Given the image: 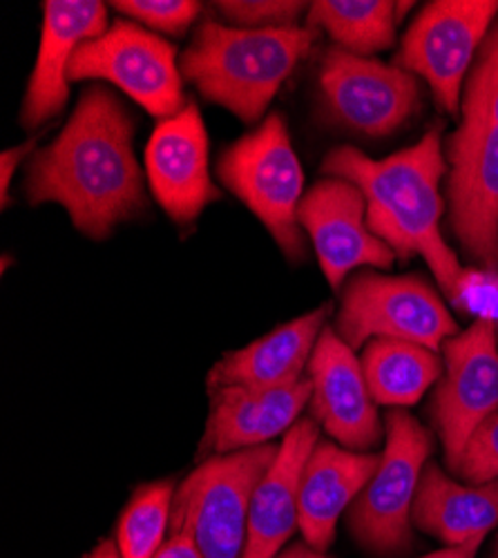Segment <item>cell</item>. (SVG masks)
Wrapping results in <instances>:
<instances>
[{
    "mask_svg": "<svg viewBox=\"0 0 498 558\" xmlns=\"http://www.w3.org/2000/svg\"><path fill=\"white\" fill-rule=\"evenodd\" d=\"M134 123L110 89L83 92L57 142L27 170L29 204H61L85 235L104 240L146 204L144 174L132 153Z\"/></svg>",
    "mask_w": 498,
    "mask_h": 558,
    "instance_id": "1",
    "label": "cell"
},
{
    "mask_svg": "<svg viewBox=\"0 0 498 558\" xmlns=\"http://www.w3.org/2000/svg\"><path fill=\"white\" fill-rule=\"evenodd\" d=\"M329 177L355 183L367 199V223L400 259L421 255L436 275L445 298L457 304L463 266L440 232V179L445 159L438 132L425 134L412 148L387 159H369L351 146L329 153L323 163Z\"/></svg>",
    "mask_w": 498,
    "mask_h": 558,
    "instance_id": "2",
    "label": "cell"
},
{
    "mask_svg": "<svg viewBox=\"0 0 498 558\" xmlns=\"http://www.w3.org/2000/svg\"><path fill=\"white\" fill-rule=\"evenodd\" d=\"M313 40L311 27L240 29L206 21L181 57V74L208 101L253 123L308 54Z\"/></svg>",
    "mask_w": 498,
    "mask_h": 558,
    "instance_id": "3",
    "label": "cell"
},
{
    "mask_svg": "<svg viewBox=\"0 0 498 558\" xmlns=\"http://www.w3.org/2000/svg\"><path fill=\"white\" fill-rule=\"evenodd\" d=\"M378 470L347 511L357 545L378 556L404 554L414 543V500L434 449L432 434L404 409L387 415Z\"/></svg>",
    "mask_w": 498,
    "mask_h": 558,
    "instance_id": "4",
    "label": "cell"
},
{
    "mask_svg": "<svg viewBox=\"0 0 498 558\" xmlns=\"http://www.w3.org/2000/svg\"><path fill=\"white\" fill-rule=\"evenodd\" d=\"M276 453V445H262L204 458L177 487L170 527L186 530L204 558H242L251 498Z\"/></svg>",
    "mask_w": 498,
    "mask_h": 558,
    "instance_id": "5",
    "label": "cell"
},
{
    "mask_svg": "<svg viewBox=\"0 0 498 558\" xmlns=\"http://www.w3.org/2000/svg\"><path fill=\"white\" fill-rule=\"evenodd\" d=\"M217 174L259 217L287 257L304 255L297 221L304 172L280 114H270L255 132L226 148Z\"/></svg>",
    "mask_w": 498,
    "mask_h": 558,
    "instance_id": "6",
    "label": "cell"
},
{
    "mask_svg": "<svg viewBox=\"0 0 498 558\" xmlns=\"http://www.w3.org/2000/svg\"><path fill=\"white\" fill-rule=\"evenodd\" d=\"M459 333L440 295L416 275H355L340 304L338 336L355 351L372 340L414 342L438 351Z\"/></svg>",
    "mask_w": 498,
    "mask_h": 558,
    "instance_id": "7",
    "label": "cell"
},
{
    "mask_svg": "<svg viewBox=\"0 0 498 558\" xmlns=\"http://www.w3.org/2000/svg\"><path fill=\"white\" fill-rule=\"evenodd\" d=\"M496 14L498 3L491 0L429 3L406 29L396 65L423 76L440 108L457 114L463 104V83Z\"/></svg>",
    "mask_w": 498,
    "mask_h": 558,
    "instance_id": "8",
    "label": "cell"
},
{
    "mask_svg": "<svg viewBox=\"0 0 498 558\" xmlns=\"http://www.w3.org/2000/svg\"><path fill=\"white\" fill-rule=\"evenodd\" d=\"M68 78H104L161 121L186 108L174 48L137 23L119 21L85 40L72 57Z\"/></svg>",
    "mask_w": 498,
    "mask_h": 558,
    "instance_id": "9",
    "label": "cell"
},
{
    "mask_svg": "<svg viewBox=\"0 0 498 558\" xmlns=\"http://www.w3.org/2000/svg\"><path fill=\"white\" fill-rule=\"evenodd\" d=\"M432 411L447 468L457 472L472 434L498 413V340L491 319H474L467 331L442 344V378Z\"/></svg>",
    "mask_w": 498,
    "mask_h": 558,
    "instance_id": "10",
    "label": "cell"
},
{
    "mask_svg": "<svg viewBox=\"0 0 498 558\" xmlns=\"http://www.w3.org/2000/svg\"><path fill=\"white\" fill-rule=\"evenodd\" d=\"M320 87L333 119L367 136L391 134L418 110V85L410 72L340 48L327 52Z\"/></svg>",
    "mask_w": 498,
    "mask_h": 558,
    "instance_id": "11",
    "label": "cell"
},
{
    "mask_svg": "<svg viewBox=\"0 0 498 558\" xmlns=\"http://www.w3.org/2000/svg\"><path fill=\"white\" fill-rule=\"evenodd\" d=\"M449 163L451 228L470 257L498 270V125L461 121Z\"/></svg>",
    "mask_w": 498,
    "mask_h": 558,
    "instance_id": "12",
    "label": "cell"
},
{
    "mask_svg": "<svg viewBox=\"0 0 498 558\" xmlns=\"http://www.w3.org/2000/svg\"><path fill=\"white\" fill-rule=\"evenodd\" d=\"M297 221L313 240L323 272L336 291L353 268H389L393 264L396 253L367 223L365 195L342 177L315 183L302 197Z\"/></svg>",
    "mask_w": 498,
    "mask_h": 558,
    "instance_id": "13",
    "label": "cell"
},
{
    "mask_svg": "<svg viewBox=\"0 0 498 558\" xmlns=\"http://www.w3.org/2000/svg\"><path fill=\"white\" fill-rule=\"evenodd\" d=\"M311 411L325 432L351 451H372L382 438L378 404L360 360L333 331L325 329L308 360Z\"/></svg>",
    "mask_w": 498,
    "mask_h": 558,
    "instance_id": "14",
    "label": "cell"
},
{
    "mask_svg": "<svg viewBox=\"0 0 498 558\" xmlns=\"http://www.w3.org/2000/svg\"><path fill=\"white\" fill-rule=\"evenodd\" d=\"M146 170L157 202L179 223L195 221L217 199L208 172V134L195 104L155 128Z\"/></svg>",
    "mask_w": 498,
    "mask_h": 558,
    "instance_id": "15",
    "label": "cell"
},
{
    "mask_svg": "<svg viewBox=\"0 0 498 558\" xmlns=\"http://www.w3.org/2000/svg\"><path fill=\"white\" fill-rule=\"evenodd\" d=\"M210 393V411L202 440L206 458L270 445L287 436L311 402V380L302 378L289 387L253 389L221 387Z\"/></svg>",
    "mask_w": 498,
    "mask_h": 558,
    "instance_id": "16",
    "label": "cell"
},
{
    "mask_svg": "<svg viewBox=\"0 0 498 558\" xmlns=\"http://www.w3.org/2000/svg\"><path fill=\"white\" fill-rule=\"evenodd\" d=\"M108 32V8L97 0H48L36 68L23 104V125L38 128L59 114L68 101V70L85 40Z\"/></svg>",
    "mask_w": 498,
    "mask_h": 558,
    "instance_id": "17",
    "label": "cell"
},
{
    "mask_svg": "<svg viewBox=\"0 0 498 558\" xmlns=\"http://www.w3.org/2000/svg\"><path fill=\"white\" fill-rule=\"evenodd\" d=\"M318 442V425L308 417L297 421L282 438L274 464L253 492L242 558H276L300 527V481L304 464Z\"/></svg>",
    "mask_w": 498,
    "mask_h": 558,
    "instance_id": "18",
    "label": "cell"
},
{
    "mask_svg": "<svg viewBox=\"0 0 498 558\" xmlns=\"http://www.w3.org/2000/svg\"><path fill=\"white\" fill-rule=\"evenodd\" d=\"M380 453L351 451L333 442H318L300 481V532L306 545L325 551L338 521L367 487L378 470Z\"/></svg>",
    "mask_w": 498,
    "mask_h": 558,
    "instance_id": "19",
    "label": "cell"
},
{
    "mask_svg": "<svg viewBox=\"0 0 498 558\" xmlns=\"http://www.w3.org/2000/svg\"><path fill=\"white\" fill-rule=\"evenodd\" d=\"M329 304L280 324L268 336L226 353L208 374V391L221 387L278 389L302 380L315 344L327 329Z\"/></svg>",
    "mask_w": 498,
    "mask_h": 558,
    "instance_id": "20",
    "label": "cell"
},
{
    "mask_svg": "<svg viewBox=\"0 0 498 558\" xmlns=\"http://www.w3.org/2000/svg\"><path fill=\"white\" fill-rule=\"evenodd\" d=\"M414 527L436 536L447 547L476 556L485 536L498 525V481L461 485L438 464L427 462L414 500Z\"/></svg>",
    "mask_w": 498,
    "mask_h": 558,
    "instance_id": "21",
    "label": "cell"
},
{
    "mask_svg": "<svg viewBox=\"0 0 498 558\" xmlns=\"http://www.w3.org/2000/svg\"><path fill=\"white\" fill-rule=\"evenodd\" d=\"M360 364L376 404L393 409L416 404L442 374L436 351L400 340L367 342Z\"/></svg>",
    "mask_w": 498,
    "mask_h": 558,
    "instance_id": "22",
    "label": "cell"
},
{
    "mask_svg": "<svg viewBox=\"0 0 498 558\" xmlns=\"http://www.w3.org/2000/svg\"><path fill=\"white\" fill-rule=\"evenodd\" d=\"M404 8L410 10V5L387 0H320L311 3L306 25L325 29L340 50L367 57L391 48L398 14Z\"/></svg>",
    "mask_w": 498,
    "mask_h": 558,
    "instance_id": "23",
    "label": "cell"
},
{
    "mask_svg": "<svg viewBox=\"0 0 498 558\" xmlns=\"http://www.w3.org/2000/svg\"><path fill=\"white\" fill-rule=\"evenodd\" d=\"M177 487L157 481L137 487L117 525V547L123 558H155L170 534Z\"/></svg>",
    "mask_w": 498,
    "mask_h": 558,
    "instance_id": "24",
    "label": "cell"
},
{
    "mask_svg": "<svg viewBox=\"0 0 498 558\" xmlns=\"http://www.w3.org/2000/svg\"><path fill=\"white\" fill-rule=\"evenodd\" d=\"M461 121L498 125V21L485 36L461 104Z\"/></svg>",
    "mask_w": 498,
    "mask_h": 558,
    "instance_id": "25",
    "label": "cell"
},
{
    "mask_svg": "<svg viewBox=\"0 0 498 558\" xmlns=\"http://www.w3.org/2000/svg\"><path fill=\"white\" fill-rule=\"evenodd\" d=\"M217 12L240 29H284L297 27L295 21L304 12L306 3L293 0H229L215 3Z\"/></svg>",
    "mask_w": 498,
    "mask_h": 558,
    "instance_id": "26",
    "label": "cell"
},
{
    "mask_svg": "<svg viewBox=\"0 0 498 558\" xmlns=\"http://www.w3.org/2000/svg\"><path fill=\"white\" fill-rule=\"evenodd\" d=\"M112 5L121 14L166 34H184L202 8L191 0H119Z\"/></svg>",
    "mask_w": 498,
    "mask_h": 558,
    "instance_id": "27",
    "label": "cell"
},
{
    "mask_svg": "<svg viewBox=\"0 0 498 558\" xmlns=\"http://www.w3.org/2000/svg\"><path fill=\"white\" fill-rule=\"evenodd\" d=\"M457 474L472 485L498 481V413L489 415L472 434Z\"/></svg>",
    "mask_w": 498,
    "mask_h": 558,
    "instance_id": "28",
    "label": "cell"
},
{
    "mask_svg": "<svg viewBox=\"0 0 498 558\" xmlns=\"http://www.w3.org/2000/svg\"><path fill=\"white\" fill-rule=\"evenodd\" d=\"M155 558H204L195 538L181 527H170V534Z\"/></svg>",
    "mask_w": 498,
    "mask_h": 558,
    "instance_id": "29",
    "label": "cell"
},
{
    "mask_svg": "<svg viewBox=\"0 0 498 558\" xmlns=\"http://www.w3.org/2000/svg\"><path fill=\"white\" fill-rule=\"evenodd\" d=\"M34 150V142H27L23 146H16V148H10V150H3V155H0V174H3V181H0V191H3V206L10 204V179L12 174L16 172V168L21 166L23 157Z\"/></svg>",
    "mask_w": 498,
    "mask_h": 558,
    "instance_id": "30",
    "label": "cell"
},
{
    "mask_svg": "<svg viewBox=\"0 0 498 558\" xmlns=\"http://www.w3.org/2000/svg\"><path fill=\"white\" fill-rule=\"evenodd\" d=\"M276 558H329V556L320 549H313L306 543H300V545H291V547L282 549Z\"/></svg>",
    "mask_w": 498,
    "mask_h": 558,
    "instance_id": "31",
    "label": "cell"
},
{
    "mask_svg": "<svg viewBox=\"0 0 498 558\" xmlns=\"http://www.w3.org/2000/svg\"><path fill=\"white\" fill-rule=\"evenodd\" d=\"M85 558H123L114 541H99V545L89 551Z\"/></svg>",
    "mask_w": 498,
    "mask_h": 558,
    "instance_id": "32",
    "label": "cell"
},
{
    "mask_svg": "<svg viewBox=\"0 0 498 558\" xmlns=\"http://www.w3.org/2000/svg\"><path fill=\"white\" fill-rule=\"evenodd\" d=\"M423 558H474V556L467 549H461V547H445V549L432 551Z\"/></svg>",
    "mask_w": 498,
    "mask_h": 558,
    "instance_id": "33",
    "label": "cell"
},
{
    "mask_svg": "<svg viewBox=\"0 0 498 558\" xmlns=\"http://www.w3.org/2000/svg\"><path fill=\"white\" fill-rule=\"evenodd\" d=\"M489 558H498V538H496V543H494V547L489 551Z\"/></svg>",
    "mask_w": 498,
    "mask_h": 558,
    "instance_id": "34",
    "label": "cell"
},
{
    "mask_svg": "<svg viewBox=\"0 0 498 558\" xmlns=\"http://www.w3.org/2000/svg\"><path fill=\"white\" fill-rule=\"evenodd\" d=\"M496 340H498V327H496Z\"/></svg>",
    "mask_w": 498,
    "mask_h": 558,
    "instance_id": "35",
    "label": "cell"
}]
</instances>
